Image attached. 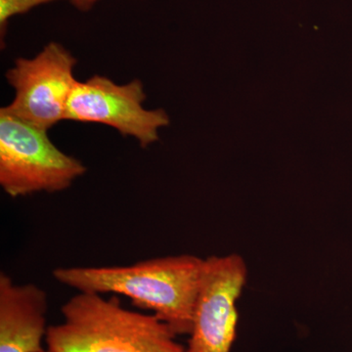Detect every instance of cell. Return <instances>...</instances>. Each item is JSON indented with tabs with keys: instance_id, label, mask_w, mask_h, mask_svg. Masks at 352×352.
<instances>
[{
	"instance_id": "cell-1",
	"label": "cell",
	"mask_w": 352,
	"mask_h": 352,
	"mask_svg": "<svg viewBox=\"0 0 352 352\" xmlns=\"http://www.w3.org/2000/svg\"><path fill=\"white\" fill-rule=\"evenodd\" d=\"M205 258L193 254L150 258L126 266L58 267V283L78 293L117 294L151 310L175 335H189Z\"/></svg>"
},
{
	"instance_id": "cell-2",
	"label": "cell",
	"mask_w": 352,
	"mask_h": 352,
	"mask_svg": "<svg viewBox=\"0 0 352 352\" xmlns=\"http://www.w3.org/2000/svg\"><path fill=\"white\" fill-rule=\"evenodd\" d=\"M61 314L63 321L48 327L46 352H185L157 315L126 309L117 296L78 293Z\"/></svg>"
},
{
	"instance_id": "cell-3",
	"label": "cell",
	"mask_w": 352,
	"mask_h": 352,
	"mask_svg": "<svg viewBox=\"0 0 352 352\" xmlns=\"http://www.w3.org/2000/svg\"><path fill=\"white\" fill-rule=\"evenodd\" d=\"M85 173L82 162L61 151L47 131L0 110V186L7 195L58 193Z\"/></svg>"
},
{
	"instance_id": "cell-4",
	"label": "cell",
	"mask_w": 352,
	"mask_h": 352,
	"mask_svg": "<svg viewBox=\"0 0 352 352\" xmlns=\"http://www.w3.org/2000/svg\"><path fill=\"white\" fill-rule=\"evenodd\" d=\"M76 64L71 51L56 41L46 44L34 57L18 58L6 73L15 96L0 110L50 131L66 120L69 97L78 82Z\"/></svg>"
},
{
	"instance_id": "cell-5",
	"label": "cell",
	"mask_w": 352,
	"mask_h": 352,
	"mask_svg": "<svg viewBox=\"0 0 352 352\" xmlns=\"http://www.w3.org/2000/svg\"><path fill=\"white\" fill-rule=\"evenodd\" d=\"M146 99L144 85L138 78L119 85L107 76H92L76 83L66 120L112 127L145 149L157 142L160 131L170 124L164 109H146Z\"/></svg>"
},
{
	"instance_id": "cell-6",
	"label": "cell",
	"mask_w": 352,
	"mask_h": 352,
	"mask_svg": "<svg viewBox=\"0 0 352 352\" xmlns=\"http://www.w3.org/2000/svg\"><path fill=\"white\" fill-rule=\"evenodd\" d=\"M247 279V263L240 254L205 258L185 352H231L239 318L237 302Z\"/></svg>"
},
{
	"instance_id": "cell-7",
	"label": "cell",
	"mask_w": 352,
	"mask_h": 352,
	"mask_svg": "<svg viewBox=\"0 0 352 352\" xmlns=\"http://www.w3.org/2000/svg\"><path fill=\"white\" fill-rule=\"evenodd\" d=\"M47 294L0 273V352H46Z\"/></svg>"
},
{
	"instance_id": "cell-8",
	"label": "cell",
	"mask_w": 352,
	"mask_h": 352,
	"mask_svg": "<svg viewBox=\"0 0 352 352\" xmlns=\"http://www.w3.org/2000/svg\"><path fill=\"white\" fill-rule=\"evenodd\" d=\"M61 0H0V36L1 45L6 38L10 20L16 16L25 15L36 7Z\"/></svg>"
},
{
	"instance_id": "cell-9",
	"label": "cell",
	"mask_w": 352,
	"mask_h": 352,
	"mask_svg": "<svg viewBox=\"0 0 352 352\" xmlns=\"http://www.w3.org/2000/svg\"><path fill=\"white\" fill-rule=\"evenodd\" d=\"M69 1L80 12H88L101 0H69Z\"/></svg>"
}]
</instances>
